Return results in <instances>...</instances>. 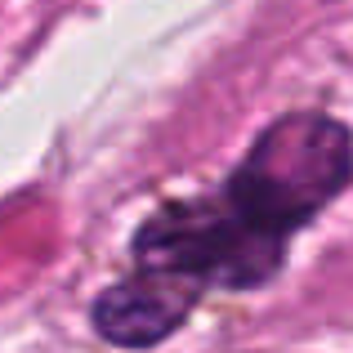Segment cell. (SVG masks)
I'll return each instance as SVG.
<instances>
[{
	"mask_svg": "<svg viewBox=\"0 0 353 353\" xmlns=\"http://www.w3.org/2000/svg\"><path fill=\"white\" fill-rule=\"evenodd\" d=\"M353 183V130L327 112L268 121L215 192L157 206L130 237V268L90 304L99 340L157 349L210 291H259L291 241Z\"/></svg>",
	"mask_w": 353,
	"mask_h": 353,
	"instance_id": "obj_1",
	"label": "cell"
}]
</instances>
